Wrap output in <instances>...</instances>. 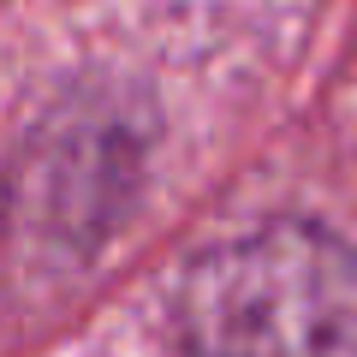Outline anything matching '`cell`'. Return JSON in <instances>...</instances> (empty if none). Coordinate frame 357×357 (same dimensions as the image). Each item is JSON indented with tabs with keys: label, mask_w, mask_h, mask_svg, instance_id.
Returning a JSON list of instances; mask_svg holds the SVG:
<instances>
[{
	"label": "cell",
	"mask_w": 357,
	"mask_h": 357,
	"mask_svg": "<svg viewBox=\"0 0 357 357\" xmlns=\"http://www.w3.org/2000/svg\"><path fill=\"white\" fill-rule=\"evenodd\" d=\"M191 357H357V256L274 220L197 256L178 292Z\"/></svg>",
	"instance_id": "6da1fadb"
}]
</instances>
